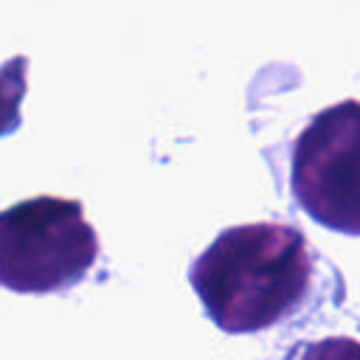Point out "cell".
I'll return each instance as SVG.
<instances>
[{
  "instance_id": "6da1fadb",
  "label": "cell",
  "mask_w": 360,
  "mask_h": 360,
  "mask_svg": "<svg viewBox=\"0 0 360 360\" xmlns=\"http://www.w3.org/2000/svg\"><path fill=\"white\" fill-rule=\"evenodd\" d=\"M315 259L304 233L284 222L222 231L188 267L208 318L228 335L270 329L309 298Z\"/></svg>"
},
{
  "instance_id": "7a4b0ae2",
  "label": "cell",
  "mask_w": 360,
  "mask_h": 360,
  "mask_svg": "<svg viewBox=\"0 0 360 360\" xmlns=\"http://www.w3.org/2000/svg\"><path fill=\"white\" fill-rule=\"evenodd\" d=\"M96 259L98 236L79 200L31 197L0 217V284L11 292H65Z\"/></svg>"
},
{
  "instance_id": "3957f363",
  "label": "cell",
  "mask_w": 360,
  "mask_h": 360,
  "mask_svg": "<svg viewBox=\"0 0 360 360\" xmlns=\"http://www.w3.org/2000/svg\"><path fill=\"white\" fill-rule=\"evenodd\" d=\"M292 197L323 228L360 236V101L321 110L292 146Z\"/></svg>"
}]
</instances>
